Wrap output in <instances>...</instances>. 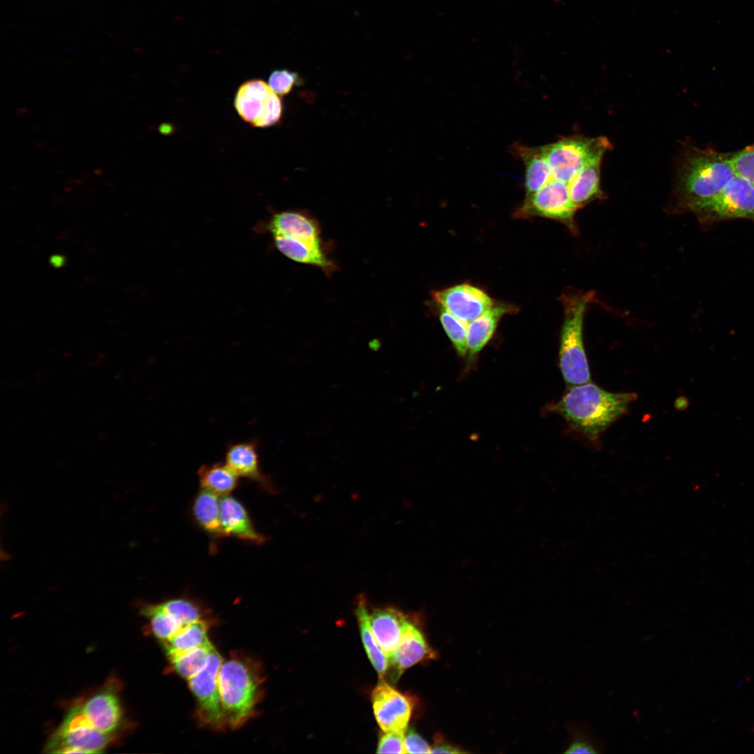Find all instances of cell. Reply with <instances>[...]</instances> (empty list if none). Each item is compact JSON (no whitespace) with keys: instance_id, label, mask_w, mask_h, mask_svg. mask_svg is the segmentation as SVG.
<instances>
[{"instance_id":"cell-1","label":"cell","mask_w":754,"mask_h":754,"mask_svg":"<svg viewBox=\"0 0 754 754\" xmlns=\"http://www.w3.org/2000/svg\"><path fill=\"white\" fill-rule=\"evenodd\" d=\"M611 149L609 140L604 136L579 135L543 146L525 147L519 156L525 165L526 196L548 182L556 181L570 188L577 210L593 201L604 199L600 167L605 154Z\"/></svg>"},{"instance_id":"cell-2","label":"cell","mask_w":754,"mask_h":754,"mask_svg":"<svg viewBox=\"0 0 754 754\" xmlns=\"http://www.w3.org/2000/svg\"><path fill=\"white\" fill-rule=\"evenodd\" d=\"M731 153L690 146L678 168L674 189V211L692 212L719 193L736 175Z\"/></svg>"},{"instance_id":"cell-3","label":"cell","mask_w":754,"mask_h":754,"mask_svg":"<svg viewBox=\"0 0 754 754\" xmlns=\"http://www.w3.org/2000/svg\"><path fill=\"white\" fill-rule=\"evenodd\" d=\"M636 397L631 392H607L589 382L570 386L552 408L572 427L596 441Z\"/></svg>"},{"instance_id":"cell-4","label":"cell","mask_w":754,"mask_h":754,"mask_svg":"<svg viewBox=\"0 0 754 754\" xmlns=\"http://www.w3.org/2000/svg\"><path fill=\"white\" fill-rule=\"evenodd\" d=\"M219 685L226 726L236 729L253 715L262 695L263 675L253 660L234 655L222 663Z\"/></svg>"},{"instance_id":"cell-5","label":"cell","mask_w":754,"mask_h":754,"mask_svg":"<svg viewBox=\"0 0 754 754\" xmlns=\"http://www.w3.org/2000/svg\"><path fill=\"white\" fill-rule=\"evenodd\" d=\"M594 292L575 290L562 295L564 321L561 333L559 367L568 386L591 382L583 341L584 316Z\"/></svg>"},{"instance_id":"cell-6","label":"cell","mask_w":754,"mask_h":754,"mask_svg":"<svg viewBox=\"0 0 754 754\" xmlns=\"http://www.w3.org/2000/svg\"><path fill=\"white\" fill-rule=\"evenodd\" d=\"M691 212L701 223L732 219L754 221V184L735 175L719 193Z\"/></svg>"},{"instance_id":"cell-7","label":"cell","mask_w":754,"mask_h":754,"mask_svg":"<svg viewBox=\"0 0 754 754\" xmlns=\"http://www.w3.org/2000/svg\"><path fill=\"white\" fill-rule=\"evenodd\" d=\"M109 741V734L94 727L77 706L68 712L46 749L57 753H97Z\"/></svg>"},{"instance_id":"cell-8","label":"cell","mask_w":754,"mask_h":754,"mask_svg":"<svg viewBox=\"0 0 754 754\" xmlns=\"http://www.w3.org/2000/svg\"><path fill=\"white\" fill-rule=\"evenodd\" d=\"M234 105L239 117L254 127L272 126L280 121L283 113L279 96L260 79L244 82L236 92Z\"/></svg>"},{"instance_id":"cell-9","label":"cell","mask_w":754,"mask_h":754,"mask_svg":"<svg viewBox=\"0 0 754 754\" xmlns=\"http://www.w3.org/2000/svg\"><path fill=\"white\" fill-rule=\"evenodd\" d=\"M223 658L214 648L205 666L189 679V688L194 695L198 714L207 726L216 730L226 726L223 713L219 673Z\"/></svg>"},{"instance_id":"cell-10","label":"cell","mask_w":754,"mask_h":754,"mask_svg":"<svg viewBox=\"0 0 754 754\" xmlns=\"http://www.w3.org/2000/svg\"><path fill=\"white\" fill-rule=\"evenodd\" d=\"M376 722L383 732L406 731L411 716L413 698L391 686L383 679L371 693Z\"/></svg>"},{"instance_id":"cell-11","label":"cell","mask_w":754,"mask_h":754,"mask_svg":"<svg viewBox=\"0 0 754 754\" xmlns=\"http://www.w3.org/2000/svg\"><path fill=\"white\" fill-rule=\"evenodd\" d=\"M432 297L441 307L468 324L494 305L486 293L468 283L434 291Z\"/></svg>"},{"instance_id":"cell-12","label":"cell","mask_w":754,"mask_h":754,"mask_svg":"<svg viewBox=\"0 0 754 754\" xmlns=\"http://www.w3.org/2000/svg\"><path fill=\"white\" fill-rule=\"evenodd\" d=\"M436 656L422 633L408 619L398 647L388 657L390 679L396 682L406 670L419 663L434 659Z\"/></svg>"},{"instance_id":"cell-13","label":"cell","mask_w":754,"mask_h":754,"mask_svg":"<svg viewBox=\"0 0 754 754\" xmlns=\"http://www.w3.org/2000/svg\"><path fill=\"white\" fill-rule=\"evenodd\" d=\"M268 228L272 236H281L315 249H323L317 223L304 212L286 211L275 214Z\"/></svg>"},{"instance_id":"cell-14","label":"cell","mask_w":754,"mask_h":754,"mask_svg":"<svg viewBox=\"0 0 754 754\" xmlns=\"http://www.w3.org/2000/svg\"><path fill=\"white\" fill-rule=\"evenodd\" d=\"M368 610L372 633L383 651L390 657L398 647L408 616L391 607H374Z\"/></svg>"},{"instance_id":"cell-15","label":"cell","mask_w":754,"mask_h":754,"mask_svg":"<svg viewBox=\"0 0 754 754\" xmlns=\"http://www.w3.org/2000/svg\"><path fill=\"white\" fill-rule=\"evenodd\" d=\"M220 522L223 537L234 536L256 545L267 539L255 529L243 505L230 496L220 500Z\"/></svg>"},{"instance_id":"cell-16","label":"cell","mask_w":754,"mask_h":754,"mask_svg":"<svg viewBox=\"0 0 754 754\" xmlns=\"http://www.w3.org/2000/svg\"><path fill=\"white\" fill-rule=\"evenodd\" d=\"M80 707L89 723L101 732L109 734L120 723L121 707L117 697L112 691L100 692Z\"/></svg>"},{"instance_id":"cell-17","label":"cell","mask_w":754,"mask_h":754,"mask_svg":"<svg viewBox=\"0 0 754 754\" xmlns=\"http://www.w3.org/2000/svg\"><path fill=\"white\" fill-rule=\"evenodd\" d=\"M226 463L238 476L254 480L267 488L271 486L260 468L256 441L230 443L226 452Z\"/></svg>"},{"instance_id":"cell-18","label":"cell","mask_w":754,"mask_h":754,"mask_svg":"<svg viewBox=\"0 0 754 754\" xmlns=\"http://www.w3.org/2000/svg\"><path fill=\"white\" fill-rule=\"evenodd\" d=\"M509 311L503 305L492 306L480 316L470 322L467 327L468 360H473L492 337L500 318Z\"/></svg>"},{"instance_id":"cell-19","label":"cell","mask_w":754,"mask_h":754,"mask_svg":"<svg viewBox=\"0 0 754 754\" xmlns=\"http://www.w3.org/2000/svg\"><path fill=\"white\" fill-rule=\"evenodd\" d=\"M355 613L361 638L368 658L380 679H383L388 671L389 660L372 633L368 619L367 604L364 598H359Z\"/></svg>"},{"instance_id":"cell-20","label":"cell","mask_w":754,"mask_h":754,"mask_svg":"<svg viewBox=\"0 0 754 754\" xmlns=\"http://www.w3.org/2000/svg\"><path fill=\"white\" fill-rule=\"evenodd\" d=\"M192 510L195 521L202 529L214 536L223 537L218 495L201 489L193 501Z\"/></svg>"},{"instance_id":"cell-21","label":"cell","mask_w":754,"mask_h":754,"mask_svg":"<svg viewBox=\"0 0 754 754\" xmlns=\"http://www.w3.org/2000/svg\"><path fill=\"white\" fill-rule=\"evenodd\" d=\"M198 475L201 489L216 495H228L238 483L239 476L226 463L202 465L198 471Z\"/></svg>"},{"instance_id":"cell-22","label":"cell","mask_w":754,"mask_h":754,"mask_svg":"<svg viewBox=\"0 0 754 754\" xmlns=\"http://www.w3.org/2000/svg\"><path fill=\"white\" fill-rule=\"evenodd\" d=\"M207 633V625L201 619L184 626L170 640L164 642L168 656L210 643Z\"/></svg>"},{"instance_id":"cell-23","label":"cell","mask_w":754,"mask_h":754,"mask_svg":"<svg viewBox=\"0 0 754 754\" xmlns=\"http://www.w3.org/2000/svg\"><path fill=\"white\" fill-rule=\"evenodd\" d=\"M214 647L210 643L187 651L168 656L174 670L188 680L205 665Z\"/></svg>"},{"instance_id":"cell-24","label":"cell","mask_w":754,"mask_h":754,"mask_svg":"<svg viewBox=\"0 0 754 754\" xmlns=\"http://www.w3.org/2000/svg\"><path fill=\"white\" fill-rule=\"evenodd\" d=\"M142 613L149 618L151 630L155 636L163 642L170 640L184 627L158 605L145 607Z\"/></svg>"},{"instance_id":"cell-25","label":"cell","mask_w":754,"mask_h":754,"mask_svg":"<svg viewBox=\"0 0 754 754\" xmlns=\"http://www.w3.org/2000/svg\"><path fill=\"white\" fill-rule=\"evenodd\" d=\"M439 318L458 354L461 356L466 355L468 352V323L455 317L442 307L440 308Z\"/></svg>"},{"instance_id":"cell-26","label":"cell","mask_w":754,"mask_h":754,"mask_svg":"<svg viewBox=\"0 0 754 754\" xmlns=\"http://www.w3.org/2000/svg\"><path fill=\"white\" fill-rule=\"evenodd\" d=\"M158 605L183 626L201 619L198 606L186 599H172Z\"/></svg>"},{"instance_id":"cell-27","label":"cell","mask_w":754,"mask_h":754,"mask_svg":"<svg viewBox=\"0 0 754 754\" xmlns=\"http://www.w3.org/2000/svg\"><path fill=\"white\" fill-rule=\"evenodd\" d=\"M302 83V79L299 74L287 69L274 70L268 79L269 86L279 96L288 94L293 88Z\"/></svg>"},{"instance_id":"cell-28","label":"cell","mask_w":754,"mask_h":754,"mask_svg":"<svg viewBox=\"0 0 754 754\" xmlns=\"http://www.w3.org/2000/svg\"><path fill=\"white\" fill-rule=\"evenodd\" d=\"M730 161L736 175L754 184V145L731 153Z\"/></svg>"},{"instance_id":"cell-29","label":"cell","mask_w":754,"mask_h":754,"mask_svg":"<svg viewBox=\"0 0 754 754\" xmlns=\"http://www.w3.org/2000/svg\"><path fill=\"white\" fill-rule=\"evenodd\" d=\"M405 732H384L379 739L376 753H406L404 746Z\"/></svg>"},{"instance_id":"cell-30","label":"cell","mask_w":754,"mask_h":754,"mask_svg":"<svg viewBox=\"0 0 754 754\" xmlns=\"http://www.w3.org/2000/svg\"><path fill=\"white\" fill-rule=\"evenodd\" d=\"M596 744L593 743L592 738L580 728H575L573 732L572 739L565 751L566 753H597Z\"/></svg>"},{"instance_id":"cell-31","label":"cell","mask_w":754,"mask_h":754,"mask_svg":"<svg viewBox=\"0 0 754 754\" xmlns=\"http://www.w3.org/2000/svg\"><path fill=\"white\" fill-rule=\"evenodd\" d=\"M404 746L406 753H429L431 751V747L413 727L406 730Z\"/></svg>"},{"instance_id":"cell-32","label":"cell","mask_w":754,"mask_h":754,"mask_svg":"<svg viewBox=\"0 0 754 754\" xmlns=\"http://www.w3.org/2000/svg\"><path fill=\"white\" fill-rule=\"evenodd\" d=\"M463 751L459 750L458 748L448 744L445 742L436 740L433 747H431V753H463Z\"/></svg>"},{"instance_id":"cell-33","label":"cell","mask_w":754,"mask_h":754,"mask_svg":"<svg viewBox=\"0 0 754 754\" xmlns=\"http://www.w3.org/2000/svg\"><path fill=\"white\" fill-rule=\"evenodd\" d=\"M50 263L56 267H60L64 263V259L61 256H54L50 258Z\"/></svg>"},{"instance_id":"cell-34","label":"cell","mask_w":754,"mask_h":754,"mask_svg":"<svg viewBox=\"0 0 754 754\" xmlns=\"http://www.w3.org/2000/svg\"><path fill=\"white\" fill-rule=\"evenodd\" d=\"M688 406V401L685 398H680L677 401V407L680 409H684Z\"/></svg>"}]
</instances>
